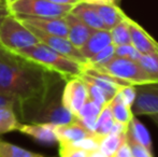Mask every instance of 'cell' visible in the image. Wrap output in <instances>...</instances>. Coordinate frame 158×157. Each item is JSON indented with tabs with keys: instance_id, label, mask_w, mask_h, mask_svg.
<instances>
[{
	"instance_id": "cell-14",
	"label": "cell",
	"mask_w": 158,
	"mask_h": 157,
	"mask_svg": "<svg viewBox=\"0 0 158 157\" xmlns=\"http://www.w3.org/2000/svg\"><path fill=\"white\" fill-rule=\"evenodd\" d=\"M55 134L58 139V143L73 144L77 141L90 136L93 132L88 131L77 119L64 125H55Z\"/></svg>"
},
{
	"instance_id": "cell-12",
	"label": "cell",
	"mask_w": 158,
	"mask_h": 157,
	"mask_svg": "<svg viewBox=\"0 0 158 157\" xmlns=\"http://www.w3.org/2000/svg\"><path fill=\"white\" fill-rule=\"evenodd\" d=\"M129 30H130L131 45L140 54L148 55L158 53V42L130 17H129Z\"/></svg>"
},
{
	"instance_id": "cell-17",
	"label": "cell",
	"mask_w": 158,
	"mask_h": 157,
	"mask_svg": "<svg viewBox=\"0 0 158 157\" xmlns=\"http://www.w3.org/2000/svg\"><path fill=\"white\" fill-rule=\"evenodd\" d=\"M70 13L75 15L77 19H81L84 24H86L92 29L94 30L106 29L103 23L101 22V19H100L98 13L96 12L93 4L79 1L77 3H75L73 6Z\"/></svg>"
},
{
	"instance_id": "cell-37",
	"label": "cell",
	"mask_w": 158,
	"mask_h": 157,
	"mask_svg": "<svg viewBox=\"0 0 158 157\" xmlns=\"http://www.w3.org/2000/svg\"><path fill=\"white\" fill-rule=\"evenodd\" d=\"M87 157H108L106 154H103L99 149L94 150V151L87 152Z\"/></svg>"
},
{
	"instance_id": "cell-31",
	"label": "cell",
	"mask_w": 158,
	"mask_h": 157,
	"mask_svg": "<svg viewBox=\"0 0 158 157\" xmlns=\"http://www.w3.org/2000/svg\"><path fill=\"white\" fill-rule=\"evenodd\" d=\"M114 55L116 57H122V58H127L130 60L137 61L140 58L141 54L133 48L131 44H123V45L115 46Z\"/></svg>"
},
{
	"instance_id": "cell-41",
	"label": "cell",
	"mask_w": 158,
	"mask_h": 157,
	"mask_svg": "<svg viewBox=\"0 0 158 157\" xmlns=\"http://www.w3.org/2000/svg\"><path fill=\"white\" fill-rule=\"evenodd\" d=\"M114 1H115V3H116V4H119V2H121L122 0H114Z\"/></svg>"
},
{
	"instance_id": "cell-35",
	"label": "cell",
	"mask_w": 158,
	"mask_h": 157,
	"mask_svg": "<svg viewBox=\"0 0 158 157\" xmlns=\"http://www.w3.org/2000/svg\"><path fill=\"white\" fill-rule=\"evenodd\" d=\"M0 105H11V107L15 108L16 102H15L14 99L11 98V97L0 94Z\"/></svg>"
},
{
	"instance_id": "cell-33",
	"label": "cell",
	"mask_w": 158,
	"mask_h": 157,
	"mask_svg": "<svg viewBox=\"0 0 158 157\" xmlns=\"http://www.w3.org/2000/svg\"><path fill=\"white\" fill-rule=\"evenodd\" d=\"M117 94H118L121 99L127 105L132 107L133 102H135V97H137V87L132 85L123 86V87L119 88Z\"/></svg>"
},
{
	"instance_id": "cell-11",
	"label": "cell",
	"mask_w": 158,
	"mask_h": 157,
	"mask_svg": "<svg viewBox=\"0 0 158 157\" xmlns=\"http://www.w3.org/2000/svg\"><path fill=\"white\" fill-rule=\"evenodd\" d=\"M24 24L43 32L55 36L68 37V26L64 17H33V16H17Z\"/></svg>"
},
{
	"instance_id": "cell-9",
	"label": "cell",
	"mask_w": 158,
	"mask_h": 157,
	"mask_svg": "<svg viewBox=\"0 0 158 157\" xmlns=\"http://www.w3.org/2000/svg\"><path fill=\"white\" fill-rule=\"evenodd\" d=\"M137 97L131 110L133 115H152L158 113V83L135 86Z\"/></svg>"
},
{
	"instance_id": "cell-2",
	"label": "cell",
	"mask_w": 158,
	"mask_h": 157,
	"mask_svg": "<svg viewBox=\"0 0 158 157\" xmlns=\"http://www.w3.org/2000/svg\"><path fill=\"white\" fill-rule=\"evenodd\" d=\"M64 81L63 78L56 79L39 100L19 108L15 113L19 119L23 123H48L54 125H64L74 121L75 116L61 102Z\"/></svg>"
},
{
	"instance_id": "cell-19",
	"label": "cell",
	"mask_w": 158,
	"mask_h": 157,
	"mask_svg": "<svg viewBox=\"0 0 158 157\" xmlns=\"http://www.w3.org/2000/svg\"><path fill=\"white\" fill-rule=\"evenodd\" d=\"M110 107H111V111H112L114 122H116V123L128 126L130 121L135 116L132 113V110H131V107L127 105L122 100L121 97L118 96V94L115 95L114 98L110 101Z\"/></svg>"
},
{
	"instance_id": "cell-3",
	"label": "cell",
	"mask_w": 158,
	"mask_h": 157,
	"mask_svg": "<svg viewBox=\"0 0 158 157\" xmlns=\"http://www.w3.org/2000/svg\"><path fill=\"white\" fill-rule=\"evenodd\" d=\"M15 53L38 64L48 71L57 73L64 81L81 76L83 74L84 66L86 65V64L85 65L80 64L59 54L56 51L52 50L41 42L29 46V48L19 50Z\"/></svg>"
},
{
	"instance_id": "cell-15",
	"label": "cell",
	"mask_w": 158,
	"mask_h": 157,
	"mask_svg": "<svg viewBox=\"0 0 158 157\" xmlns=\"http://www.w3.org/2000/svg\"><path fill=\"white\" fill-rule=\"evenodd\" d=\"M111 43H112V39H111L110 30H94L87 41L85 42V44L80 48V51L86 60H88L98 52L110 45Z\"/></svg>"
},
{
	"instance_id": "cell-38",
	"label": "cell",
	"mask_w": 158,
	"mask_h": 157,
	"mask_svg": "<svg viewBox=\"0 0 158 157\" xmlns=\"http://www.w3.org/2000/svg\"><path fill=\"white\" fill-rule=\"evenodd\" d=\"M10 14V11H9L8 6H4V8H0V26H1L2 22H3L4 17L6 16V15Z\"/></svg>"
},
{
	"instance_id": "cell-8",
	"label": "cell",
	"mask_w": 158,
	"mask_h": 157,
	"mask_svg": "<svg viewBox=\"0 0 158 157\" xmlns=\"http://www.w3.org/2000/svg\"><path fill=\"white\" fill-rule=\"evenodd\" d=\"M26 26L35 34V36L37 37L38 40H39L41 43L45 44V45H48V48H51L52 50L56 51L57 53L68 57V58L72 59V60H75L80 64H83V65L87 64V60H86L85 57L82 55L81 51L75 48L67 38L55 36V35L46 34V32L41 31V30L37 29V28L31 27V26H28V25H26Z\"/></svg>"
},
{
	"instance_id": "cell-30",
	"label": "cell",
	"mask_w": 158,
	"mask_h": 157,
	"mask_svg": "<svg viewBox=\"0 0 158 157\" xmlns=\"http://www.w3.org/2000/svg\"><path fill=\"white\" fill-rule=\"evenodd\" d=\"M125 139H126L127 143H128L129 147H130L132 157H154L152 152L148 151L145 147L141 145L140 143H138L137 141L128 134V131H127V134H125Z\"/></svg>"
},
{
	"instance_id": "cell-13",
	"label": "cell",
	"mask_w": 158,
	"mask_h": 157,
	"mask_svg": "<svg viewBox=\"0 0 158 157\" xmlns=\"http://www.w3.org/2000/svg\"><path fill=\"white\" fill-rule=\"evenodd\" d=\"M67 26H68V37L67 39L77 48H81L85 44L87 39L93 34L94 29L88 27L80 19H77L72 13H69L64 16Z\"/></svg>"
},
{
	"instance_id": "cell-5",
	"label": "cell",
	"mask_w": 158,
	"mask_h": 157,
	"mask_svg": "<svg viewBox=\"0 0 158 157\" xmlns=\"http://www.w3.org/2000/svg\"><path fill=\"white\" fill-rule=\"evenodd\" d=\"M93 68L121 80L128 85L140 86L146 85V84H155V82L142 69L138 61L130 60L127 58L114 56L110 61H108L104 65Z\"/></svg>"
},
{
	"instance_id": "cell-39",
	"label": "cell",
	"mask_w": 158,
	"mask_h": 157,
	"mask_svg": "<svg viewBox=\"0 0 158 157\" xmlns=\"http://www.w3.org/2000/svg\"><path fill=\"white\" fill-rule=\"evenodd\" d=\"M150 118L158 126V113L157 114H152V115H150Z\"/></svg>"
},
{
	"instance_id": "cell-22",
	"label": "cell",
	"mask_w": 158,
	"mask_h": 157,
	"mask_svg": "<svg viewBox=\"0 0 158 157\" xmlns=\"http://www.w3.org/2000/svg\"><path fill=\"white\" fill-rule=\"evenodd\" d=\"M15 110L11 105H0V134H9L17 130L19 125Z\"/></svg>"
},
{
	"instance_id": "cell-4",
	"label": "cell",
	"mask_w": 158,
	"mask_h": 157,
	"mask_svg": "<svg viewBox=\"0 0 158 157\" xmlns=\"http://www.w3.org/2000/svg\"><path fill=\"white\" fill-rule=\"evenodd\" d=\"M35 34L16 16L10 14L4 17L0 26V45L12 52H17L39 43Z\"/></svg>"
},
{
	"instance_id": "cell-21",
	"label": "cell",
	"mask_w": 158,
	"mask_h": 157,
	"mask_svg": "<svg viewBox=\"0 0 158 157\" xmlns=\"http://www.w3.org/2000/svg\"><path fill=\"white\" fill-rule=\"evenodd\" d=\"M128 134L141 145L145 147L148 151L152 152L153 144L151 139L150 132L146 127L139 121L135 116H133L128 125Z\"/></svg>"
},
{
	"instance_id": "cell-28",
	"label": "cell",
	"mask_w": 158,
	"mask_h": 157,
	"mask_svg": "<svg viewBox=\"0 0 158 157\" xmlns=\"http://www.w3.org/2000/svg\"><path fill=\"white\" fill-rule=\"evenodd\" d=\"M114 50H115V46L111 43L110 45H108L106 48H104L103 50H101L96 55H94L92 58L88 59L87 65L93 66V67H98V66L104 65V64H106L108 61H110L111 59L115 56Z\"/></svg>"
},
{
	"instance_id": "cell-20",
	"label": "cell",
	"mask_w": 158,
	"mask_h": 157,
	"mask_svg": "<svg viewBox=\"0 0 158 157\" xmlns=\"http://www.w3.org/2000/svg\"><path fill=\"white\" fill-rule=\"evenodd\" d=\"M114 123L115 122L112 115V111H111L110 101H109L101 109V112H100L99 116L97 118V122H96L95 129L93 134L95 136H97L99 139H102L103 137L108 136L110 134Z\"/></svg>"
},
{
	"instance_id": "cell-24",
	"label": "cell",
	"mask_w": 158,
	"mask_h": 157,
	"mask_svg": "<svg viewBox=\"0 0 158 157\" xmlns=\"http://www.w3.org/2000/svg\"><path fill=\"white\" fill-rule=\"evenodd\" d=\"M0 157H48L0 140Z\"/></svg>"
},
{
	"instance_id": "cell-18",
	"label": "cell",
	"mask_w": 158,
	"mask_h": 157,
	"mask_svg": "<svg viewBox=\"0 0 158 157\" xmlns=\"http://www.w3.org/2000/svg\"><path fill=\"white\" fill-rule=\"evenodd\" d=\"M101 109L102 107L98 105L94 101L87 99V101L84 103V105L77 113V115L75 116V119L80 124H82L88 131L94 132L96 122H97L98 116L101 112Z\"/></svg>"
},
{
	"instance_id": "cell-23",
	"label": "cell",
	"mask_w": 158,
	"mask_h": 157,
	"mask_svg": "<svg viewBox=\"0 0 158 157\" xmlns=\"http://www.w3.org/2000/svg\"><path fill=\"white\" fill-rule=\"evenodd\" d=\"M112 44L114 46L123 45V44H131L130 30H129V17L126 16L125 19L118 23L116 26L110 30Z\"/></svg>"
},
{
	"instance_id": "cell-1",
	"label": "cell",
	"mask_w": 158,
	"mask_h": 157,
	"mask_svg": "<svg viewBox=\"0 0 158 157\" xmlns=\"http://www.w3.org/2000/svg\"><path fill=\"white\" fill-rule=\"evenodd\" d=\"M58 78L61 76L0 45V94L14 99L15 111L39 100Z\"/></svg>"
},
{
	"instance_id": "cell-32",
	"label": "cell",
	"mask_w": 158,
	"mask_h": 157,
	"mask_svg": "<svg viewBox=\"0 0 158 157\" xmlns=\"http://www.w3.org/2000/svg\"><path fill=\"white\" fill-rule=\"evenodd\" d=\"M59 144V157H87V152L75 147L71 144L58 143Z\"/></svg>"
},
{
	"instance_id": "cell-26",
	"label": "cell",
	"mask_w": 158,
	"mask_h": 157,
	"mask_svg": "<svg viewBox=\"0 0 158 157\" xmlns=\"http://www.w3.org/2000/svg\"><path fill=\"white\" fill-rule=\"evenodd\" d=\"M137 61L142 67V69L148 74V76L155 83H158V53L141 55Z\"/></svg>"
},
{
	"instance_id": "cell-34",
	"label": "cell",
	"mask_w": 158,
	"mask_h": 157,
	"mask_svg": "<svg viewBox=\"0 0 158 157\" xmlns=\"http://www.w3.org/2000/svg\"><path fill=\"white\" fill-rule=\"evenodd\" d=\"M114 157H132V155H131L130 147H129V145H128V143H127L125 138H124L123 142L121 143L119 147L117 149Z\"/></svg>"
},
{
	"instance_id": "cell-29",
	"label": "cell",
	"mask_w": 158,
	"mask_h": 157,
	"mask_svg": "<svg viewBox=\"0 0 158 157\" xmlns=\"http://www.w3.org/2000/svg\"><path fill=\"white\" fill-rule=\"evenodd\" d=\"M82 80H83L86 84V88H87V93H88V99L94 101L98 105L103 108L109 101H108V99H106L104 93L102 92L101 88H99L96 84L87 81V80H84V79H82Z\"/></svg>"
},
{
	"instance_id": "cell-6",
	"label": "cell",
	"mask_w": 158,
	"mask_h": 157,
	"mask_svg": "<svg viewBox=\"0 0 158 157\" xmlns=\"http://www.w3.org/2000/svg\"><path fill=\"white\" fill-rule=\"evenodd\" d=\"M6 6L16 16L33 17H64L73 8L70 4H56L48 0H12Z\"/></svg>"
},
{
	"instance_id": "cell-36",
	"label": "cell",
	"mask_w": 158,
	"mask_h": 157,
	"mask_svg": "<svg viewBox=\"0 0 158 157\" xmlns=\"http://www.w3.org/2000/svg\"><path fill=\"white\" fill-rule=\"evenodd\" d=\"M81 2H86L90 4H103V3H115L114 0H79ZM116 4V3H115Z\"/></svg>"
},
{
	"instance_id": "cell-43",
	"label": "cell",
	"mask_w": 158,
	"mask_h": 157,
	"mask_svg": "<svg viewBox=\"0 0 158 157\" xmlns=\"http://www.w3.org/2000/svg\"><path fill=\"white\" fill-rule=\"evenodd\" d=\"M0 1H4V2H6V0H0Z\"/></svg>"
},
{
	"instance_id": "cell-27",
	"label": "cell",
	"mask_w": 158,
	"mask_h": 157,
	"mask_svg": "<svg viewBox=\"0 0 158 157\" xmlns=\"http://www.w3.org/2000/svg\"><path fill=\"white\" fill-rule=\"evenodd\" d=\"M82 79L84 80H87V81L92 82V83L96 84L99 88H101L102 92L104 93L106 95V99L108 101H111L113 98L115 97V95L117 94V92L119 90L121 86H117L115 84L111 83L109 81H106L103 79H100V78H97V76H88V74H82L81 76Z\"/></svg>"
},
{
	"instance_id": "cell-25",
	"label": "cell",
	"mask_w": 158,
	"mask_h": 157,
	"mask_svg": "<svg viewBox=\"0 0 158 157\" xmlns=\"http://www.w3.org/2000/svg\"><path fill=\"white\" fill-rule=\"evenodd\" d=\"M124 138H125V136L109 134L108 136L103 137L100 140L99 150L108 157H114L117 149L119 147L121 143L123 142Z\"/></svg>"
},
{
	"instance_id": "cell-7",
	"label": "cell",
	"mask_w": 158,
	"mask_h": 157,
	"mask_svg": "<svg viewBox=\"0 0 158 157\" xmlns=\"http://www.w3.org/2000/svg\"><path fill=\"white\" fill-rule=\"evenodd\" d=\"M87 99L86 84L81 76L67 80L61 93V102L69 112L77 116Z\"/></svg>"
},
{
	"instance_id": "cell-40",
	"label": "cell",
	"mask_w": 158,
	"mask_h": 157,
	"mask_svg": "<svg viewBox=\"0 0 158 157\" xmlns=\"http://www.w3.org/2000/svg\"><path fill=\"white\" fill-rule=\"evenodd\" d=\"M4 6H6V3L4 1H0V8H4Z\"/></svg>"
},
{
	"instance_id": "cell-10",
	"label": "cell",
	"mask_w": 158,
	"mask_h": 157,
	"mask_svg": "<svg viewBox=\"0 0 158 157\" xmlns=\"http://www.w3.org/2000/svg\"><path fill=\"white\" fill-rule=\"evenodd\" d=\"M17 131L30 137L37 142L45 145L58 143L55 134V125L48 123H19Z\"/></svg>"
},
{
	"instance_id": "cell-16",
	"label": "cell",
	"mask_w": 158,
	"mask_h": 157,
	"mask_svg": "<svg viewBox=\"0 0 158 157\" xmlns=\"http://www.w3.org/2000/svg\"><path fill=\"white\" fill-rule=\"evenodd\" d=\"M96 12L98 13L100 19L103 23L106 30H111L114 26L125 19L127 15L123 12L118 4L115 3H103V4H93Z\"/></svg>"
},
{
	"instance_id": "cell-42",
	"label": "cell",
	"mask_w": 158,
	"mask_h": 157,
	"mask_svg": "<svg viewBox=\"0 0 158 157\" xmlns=\"http://www.w3.org/2000/svg\"><path fill=\"white\" fill-rule=\"evenodd\" d=\"M10 1H12V0H6V4H8V3H9V2H10Z\"/></svg>"
}]
</instances>
